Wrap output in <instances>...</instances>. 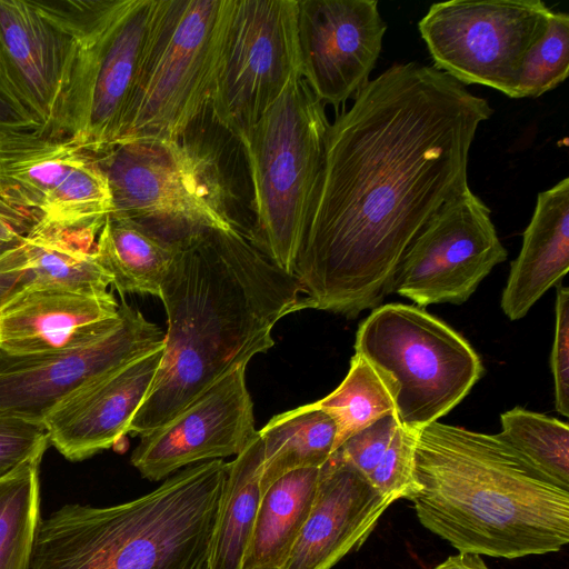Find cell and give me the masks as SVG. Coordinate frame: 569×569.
I'll return each instance as SVG.
<instances>
[{
    "label": "cell",
    "mask_w": 569,
    "mask_h": 569,
    "mask_svg": "<svg viewBox=\"0 0 569 569\" xmlns=\"http://www.w3.org/2000/svg\"><path fill=\"white\" fill-rule=\"evenodd\" d=\"M488 101L436 69L395 63L329 124L293 276L296 311L357 317L392 292L416 234L468 186Z\"/></svg>",
    "instance_id": "cell-1"
},
{
    "label": "cell",
    "mask_w": 569,
    "mask_h": 569,
    "mask_svg": "<svg viewBox=\"0 0 569 569\" xmlns=\"http://www.w3.org/2000/svg\"><path fill=\"white\" fill-rule=\"evenodd\" d=\"M159 298L168 325L162 357L128 427L140 437L270 349L274 325L296 311L301 289L241 231L208 229L181 242Z\"/></svg>",
    "instance_id": "cell-2"
},
{
    "label": "cell",
    "mask_w": 569,
    "mask_h": 569,
    "mask_svg": "<svg viewBox=\"0 0 569 569\" xmlns=\"http://www.w3.org/2000/svg\"><path fill=\"white\" fill-rule=\"evenodd\" d=\"M420 523L459 552L516 559L569 542V491L533 468L499 433L435 421L415 452Z\"/></svg>",
    "instance_id": "cell-3"
},
{
    "label": "cell",
    "mask_w": 569,
    "mask_h": 569,
    "mask_svg": "<svg viewBox=\"0 0 569 569\" xmlns=\"http://www.w3.org/2000/svg\"><path fill=\"white\" fill-rule=\"evenodd\" d=\"M227 462L173 473L132 500L40 519L26 569H207Z\"/></svg>",
    "instance_id": "cell-4"
},
{
    "label": "cell",
    "mask_w": 569,
    "mask_h": 569,
    "mask_svg": "<svg viewBox=\"0 0 569 569\" xmlns=\"http://www.w3.org/2000/svg\"><path fill=\"white\" fill-rule=\"evenodd\" d=\"M70 36L71 51L52 136L96 156L116 146L154 0L34 1Z\"/></svg>",
    "instance_id": "cell-5"
},
{
    "label": "cell",
    "mask_w": 569,
    "mask_h": 569,
    "mask_svg": "<svg viewBox=\"0 0 569 569\" xmlns=\"http://www.w3.org/2000/svg\"><path fill=\"white\" fill-rule=\"evenodd\" d=\"M329 124L325 104L299 72L238 138L252 186L250 241L289 274L317 189Z\"/></svg>",
    "instance_id": "cell-6"
},
{
    "label": "cell",
    "mask_w": 569,
    "mask_h": 569,
    "mask_svg": "<svg viewBox=\"0 0 569 569\" xmlns=\"http://www.w3.org/2000/svg\"><path fill=\"white\" fill-rule=\"evenodd\" d=\"M230 0H154L117 144L179 141L206 109Z\"/></svg>",
    "instance_id": "cell-7"
},
{
    "label": "cell",
    "mask_w": 569,
    "mask_h": 569,
    "mask_svg": "<svg viewBox=\"0 0 569 569\" xmlns=\"http://www.w3.org/2000/svg\"><path fill=\"white\" fill-rule=\"evenodd\" d=\"M355 353L389 390L399 425L420 431L451 411L482 377L471 345L418 306L380 305L361 321Z\"/></svg>",
    "instance_id": "cell-8"
},
{
    "label": "cell",
    "mask_w": 569,
    "mask_h": 569,
    "mask_svg": "<svg viewBox=\"0 0 569 569\" xmlns=\"http://www.w3.org/2000/svg\"><path fill=\"white\" fill-rule=\"evenodd\" d=\"M97 157L113 214L176 243L208 229L244 233L227 209V191L212 159L196 146L183 140L133 141Z\"/></svg>",
    "instance_id": "cell-9"
},
{
    "label": "cell",
    "mask_w": 569,
    "mask_h": 569,
    "mask_svg": "<svg viewBox=\"0 0 569 569\" xmlns=\"http://www.w3.org/2000/svg\"><path fill=\"white\" fill-rule=\"evenodd\" d=\"M301 72L298 0H230L208 110L237 139Z\"/></svg>",
    "instance_id": "cell-10"
},
{
    "label": "cell",
    "mask_w": 569,
    "mask_h": 569,
    "mask_svg": "<svg viewBox=\"0 0 569 569\" xmlns=\"http://www.w3.org/2000/svg\"><path fill=\"white\" fill-rule=\"evenodd\" d=\"M552 9L540 0H451L430 6L418 22L436 69L461 84H482L513 98L522 61Z\"/></svg>",
    "instance_id": "cell-11"
},
{
    "label": "cell",
    "mask_w": 569,
    "mask_h": 569,
    "mask_svg": "<svg viewBox=\"0 0 569 569\" xmlns=\"http://www.w3.org/2000/svg\"><path fill=\"white\" fill-rule=\"evenodd\" d=\"M507 256L489 208L469 188L446 202L411 240L392 292L418 307L461 305Z\"/></svg>",
    "instance_id": "cell-12"
},
{
    "label": "cell",
    "mask_w": 569,
    "mask_h": 569,
    "mask_svg": "<svg viewBox=\"0 0 569 569\" xmlns=\"http://www.w3.org/2000/svg\"><path fill=\"white\" fill-rule=\"evenodd\" d=\"M109 332L82 347L31 355L0 352V417L43 423L86 383L163 348L164 332L126 301Z\"/></svg>",
    "instance_id": "cell-13"
},
{
    "label": "cell",
    "mask_w": 569,
    "mask_h": 569,
    "mask_svg": "<svg viewBox=\"0 0 569 569\" xmlns=\"http://www.w3.org/2000/svg\"><path fill=\"white\" fill-rule=\"evenodd\" d=\"M246 367L223 376L174 418L141 436L130 462L151 481L189 466L238 456L258 435Z\"/></svg>",
    "instance_id": "cell-14"
},
{
    "label": "cell",
    "mask_w": 569,
    "mask_h": 569,
    "mask_svg": "<svg viewBox=\"0 0 569 569\" xmlns=\"http://www.w3.org/2000/svg\"><path fill=\"white\" fill-rule=\"evenodd\" d=\"M387 30L376 0H298L301 74L338 109L370 80Z\"/></svg>",
    "instance_id": "cell-15"
},
{
    "label": "cell",
    "mask_w": 569,
    "mask_h": 569,
    "mask_svg": "<svg viewBox=\"0 0 569 569\" xmlns=\"http://www.w3.org/2000/svg\"><path fill=\"white\" fill-rule=\"evenodd\" d=\"M71 51L68 32L34 1L0 0V82L52 134Z\"/></svg>",
    "instance_id": "cell-16"
},
{
    "label": "cell",
    "mask_w": 569,
    "mask_h": 569,
    "mask_svg": "<svg viewBox=\"0 0 569 569\" xmlns=\"http://www.w3.org/2000/svg\"><path fill=\"white\" fill-rule=\"evenodd\" d=\"M392 501L339 450L319 468L305 525L280 569H331L360 548Z\"/></svg>",
    "instance_id": "cell-17"
},
{
    "label": "cell",
    "mask_w": 569,
    "mask_h": 569,
    "mask_svg": "<svg viewBox=\"0 0 569 569\" xmlns=\"http://www.w3.org/2000/svg\"><path fill=\"white\" fill-rule=\"evenodd\" d=\"M120 319V303L110 291L27 284L0 308V350L31 355L76 349L109 332Z\"/></svg>",
    "instance_id": "cell-18"
},
{
    "label": "cell",
    "mask_w": 569,
    "mask_h": 569,
    "mask_svg": "<svg viewBox=\"0 0 569 569\" xmlns=\"http://www.w3.org/2000/svg\"><path fill=\"white\" fill-rule=\"evenodd\" d=\"M162 349L106 373L64 398L43 420L49 443L68 460L113 447L150 390Z\"/></svg>",
    "instance_id": "cell-19"
},
{
    "label": "cell",
    "mask_w": 569,
    "mask_h": 569,
    "mask_svg": "<svg viewBox=\"0 0 569 569\" xmlns=\"http://www.w3.org/2000/svg\"><path fill=\"white\" fill-rule=\"evenodd\" d=\"M569 269V178L537 197L523 231L518 257L511 262L500 306L509 320L527 316Z\"/></svg>",
    "instance_id": "cell-20"
},
{
    "label": "cell",
    "mask_w": 569,
    "mask_h": 569,
    "mask_svg": "<svg viewBox=\"0 0 569 569\" xmlns=\"http://www.w3.org/2000/svg\"><path fill=\"white\" fill-rule=\"evenodd\" d=\"M91 154L68 138L42 131L0 132V197L37 224L71 172Z\"/></svg>",
    "instance_id": "cell-21"
},
{
    "label": "cell",
    "mask_w": 569,
    "mask_h": 569,
    "mask_svg": "<svg viewBox=\"0 0 569 569\" xmlns=\"http://www.w3.org/2000/svg\"><path fill=\"white\" fill-rule=\"evenodd\" d=\"M100 230L34 226L0 254V273L21 274L28 284L103 293L111 276L96 254Z\"/></svg>",
    "instance_id": "cell-22"
},
{
    "label": "cell",
    "mask_w": 569,
    "mask_h": 569,
    "mask_svg": "<svg viewBox=\"0 0 569 569\" xmlns=\"http://www.w3.org/2000/svg\"><path fill=\"white\" fill-rule=\"evenodd\" d=\"M319 468L291 471L262 493L241 569H280L292 549L317 491Z\"/></svg>",
    "instance_id": "cell-23"
},
{
    "label": "cell",
    "mask_w": 569,
    "mask_h": 569,
    "mask_svg": "<svg viewBox=\"0 0 569 569\" xmlns=\"http://www.w3.org/2000/svg\"><path fill=\"white\" fill-rule=\"evenodd\" d=\"M172 242L143 224L109 214L98 234L96 254L121 295L159 297L161 283L179 250Z\"/></svg>",
    "instance_id": "cell-24"
},
{
    "label": "cell",
    "mask_w": 569,
    "mask_h": 569,
    "mask_svg": "<svg viewBox=\"0 0 569 569\" xmlns=\"http://www.w3.org/2000/svg\"><path fill=\"white\" fill-rule=\"evenodd\" d=\"M263 448L258 435L227 462L207 569H241L261 500Z\"/></svg>",
    "instance_id": "cell-25"
},
{
    "label": "cell",
    "mask_w": 569,
    "mask_h": 569,
    "mask_svg": "<svg viewBox=\"0 0 569 569\" xmlns=\"http://www.w3.org/2000/svg\"><path fill=\"white\" fill-rule=\"evenodd\" d=\"M263 448L261 492L280 477L320 468L333 452L337 426L312 403L272 417L258 430Z\"/></svg>",
    "instance_id": "cell-26"
},
{
    "label": "cell",
    "mask_w": 569,
    "mask_h": 569,
    "mask_svg": "<svg viewBox=\"0 0 569 569\" xmlns=\"http://www.w3.org/2000/svg\"><path fill=\"white\" fill-rule=\"evenodd\" d=\"M337 426L333 451L355 433L377 420L396 415L393 399L376 369L355 353L342 382L325 398L311 402Z\"/></svg>",
    "instance_id": "cell-27"
},
{
    "label": "cell",
    "mask_w": 569,
    "mask_h": 569,
    "mask_svg": "<svg viewBox=\"0 0 569 569\" xmlns=\"http://www.w3.org/2000/svg\"><path fill=\"white\" fill-rule=\"evenodd\" d=\"M500 422V437L539 472L569 491L568 423L521 407L501 413Z\"/></svg>",
    "instance_id": "cell-28"
},
{
    "label": "cell",
    "mask_w": 569,
    "mask_h": 569,
    "mask_svg": "<svg viewBox=\"0 0 569 569\" xmlns=\"http://www.w3.org/2000/svg\"><path fill=\"white\" fill-rule=\"evenodd\" d=\"M26 463L0 479V569H26L40 521L39 466Z\"/></svg>",
    "instance_id": "cell-29"
},
{
    "label": "cell",
    "mask_w": 569,
    "mask_h": 569,
    "mask_svg": "<svg viewBox=\"0 0 569 569\" xmlns=\"http://www.w3.org/2000/svg\"><path fill=\"white\" fill-rule=\"evenodd\" d=\"M569 73V16L550 13L546 31L527 52L513 98H538L562 83Z\"/></svg>",
    "instance_id": "cell-30"
},
{
    "label": "cell",
    "mask_w": 569,
    "mask_h": 569,
    "mask_svg": "<svg viewBox=\"0 0 569 569\" xmlns=\"http://www.w3.org/2000/svg\"><path fill=\"white\" fill-rule=\"evenodd\" d=\"M420 431L400 425L381 460L368 477L388 500L411 499L420 489L415 478V452Z\"/></svg>",
    "instance_id": "cell-31"
},
{
    "label": "cell",
    "mask_w": 569,
    "mask_h": 569,
    "mask_svg": "<svg viewBox=\"0 0 569 569\" xmlns=\"http://www.w3.org/2000/svg\"><path fill=\"white\" fill-rule=\"evenodd\" d=\"M49 445L43 423L0 417V479L33 460H41Z\"/></svg>",
    "instance_id": "cell-32"
},
{
    "label": "cell",
    "mask_w": 569,
    "mask_h": 569,
    "mask_svg": "<svg viewBox=\"0 0 569 569\" xmlns=\"http://www.w3.org/2000/svg\"><path fill=\"white\" fill-rule=\"evenodd\" d=\"M398 426L396 415L386 416L351 436L337 450L369 477L386 452Z\"/></svg>",
    "instance_id": "cell-33"
},
{
    "label": "cell",
    "mask_w": 569,
    "mask_h": 569,
    "mask_svg": "<svg viewBox=\"0 0 569 569\" xmlns=\"http://www.w3.org/2000/svg\"><path fill=\"white\" fill-rule=\"evenodd\" d=\"M556 328L550 356L556 410L569 416V288L557 284Z\"/></svg>",
    "instance_id": "cell-34"
},
{
    "label": "cell",
    "mask_w": 569,
    "mask_h": 569,
    "mask_svg": "<svg viewBox=\"0 0 569 569\" xmlns=\"http://www.w3.org/2000/svg\"><path fill=\"white\" fill-rule=\"evenodd\" d=\"M6 131H41V128L0 82V132Z\"/></svg>",
    "instance_id": "cell-35"
},
{
    "label": "cell",
    "mask_w": 569,
    "mask_h": 569,
    "mask_svg": "<svg viewBox=\"0 0 569 569\" xmlns=\"http://www.w3.org/2000/svg\"><path fill=\"white\" fill-rule=\"evenodd\" d=\"M33 222L19 209L0 197V242L13 243L27 236Z\"/></svg>",
    "instance_id": "cell-36"
},
{
    "label": "cell",
    "mask_w": 569,
    "mask_h": 569,
    "mask_svg": "<svg viewBox=\"0 0 569 569\" xmlns=\"http://www.w3.org/2000/svg\"><path fill=\"white\" fill-rule=\"evenodd\" d=\"M14 243V242H13ZM12 243L0 242V254L7 250ZM26 278L21 274L0 273V308L17 291L27 286Z\"/></svg>",
    "instance_id": "cell-37"
},
{
    "label": "cell",
    "mask_w": 569,
    "mask_h": 569,
    "mask_svg": "<svg viewBox=\"0 0 569 569\" xmlns=\"http://www.w3.org/2000/svg\"><path fill=\"white\" fill-rule=\"evenodd\" d=\"M435 569H489L481 555L475 552H459L448 557Z\"/></svg>",
    "instance_id": "cell-38"
},
{
    "label": "cell",
    "mask_w": 569,
    "mask_h": 569,
    "mask_svg": "<svg viewBox=\"0 0 569 569\" xmlns=\"http://www.w3.org/2000/svg\"><path fill=\"white\" fill-rule=\"evenodd\" d=\"M0 352H1V350H0Z\"/></svg>",
    "instance_id": "cell-39"
}]
</instances>
